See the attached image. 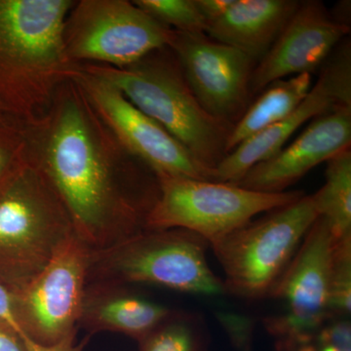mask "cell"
Returning <instances> with one entry per match:
<instances>
[{
	"label": "cell",
	"instance_id": "obj_23",
	"mask_svg": "<svg viewBox=\"0 0 351 351\" xmlns=\"http://www.w3.org/2000/svg\"><path fill=\"white\" fill-rule=\"evenodd\" d=\"M29 156L25 127L0 115V193Z\"/></svg>",
	"mask_w": 351,
	"mask_h": 351
},
{
	"label": "cell",
	"instance_id": "obj_7",
	"mask_svg": "<svg viewBox=\"0 0 351 351\" xmlns=\"http://www.w3.org/2000/svg\"><path fill=\"white\" fill-rule=\"evenodd\" d=\"M158 199L145 230L182 228L209 245L253 221L254 217L302 198V191L260 193L228 182L157 176Z\"/></svg>",
	"mask_w": 351,
	"mask_h": 351
},
{
	"label": "cell",
	"instance_id": "obj_4",
	"mask_svg": "<svg viewBox=\"0 0 351 351\" xmlns=\"http://www.w3.org/2000/svg\"><path fill=\"white\" fill-rule=\"evenodd\" d=\"M75 234L68 211L29 154L0 193V285L14 294Z\"/></svg>",
	"mask_w": 351,
	"mask_h": 351
},
{
	"label": "cell",
	"instance_id": "obj_8",
	"mask_svg": "<svg viewBox=\"0 0 351 351\" xmlns=\"http://www.w3.org/2000/svg\"><path fill=\"white\" fill-rule=\"evenodd\" d=\"M173 29L127 0H80L66 17L64 44L75 64L126 68L168 47Z\"/></svg>",
	"mask_w": 351,
	"mask_h": 351
},
{
	"label": "cell",
	"instance_id": "obj_15",
	"mask_svg": "<svg viewBox=\"0 0 351 351\" xmlns=\"http://www.w3.org/2000/svg\"><path fill=\"white\" fill-rule=\"evenodd\" d=\"M350 144L351 106H343L311 120L294 142L252 167L237 184L260 193H284Z\"/></svg>",
	"mask_w": 351,
	"mask_h": 351
},
{
	"label": "cell",
	"instance_id": "obj_3",
	"mask_svg": "<svg viewBox=\"0 0 351 351\" xmlns=\"http://www.w3.org/2000/svg\"><path fill=\"white\" fill-rule=\"evenodd\" d=\"M78 66L119 90L203 165L215 171L225 158L233 125L215 119L203 108L169 47L154 51L126 68Z\"/></svg>",
	"mask_w": 351,
	"mask_h": 351
},
{
	"label": "cell",
	"instance_id": "obj_25",
	"mask_svg": "<svg viewBox=\"0 0 351 351\" xmlns=\"http://www.w3.org/2000/svg\"><path fill=\"white\" fill-rule=\"evenodd\" d=\"M34 343H29L17 330L0 319V351H32Z\"/></svg>",
	"mask_w": 351,
	"mask_h": 351
},
{
	"label": "cell",
	"instance_id": "obj_19",
	"mask_svg": "<svg viewBox=\"0 0 351 351\" xmlns=\"http://www.w3.org/2000/svg\"><path fill=\"white\" fill-rule=\"evenodd\" d=\"M324 186L311 195L318 216L329 223L332 234L341 239L351 234V149L327 161Z\"/></svg>",
	"mask_w": 351,
	"mask_h": 351
},
{
	"label": "cell",
	"instance_id": "obj_12",
	"mask_svg": "<svg viewBox=\"0 0 351 351\" xmlns=\"http://www.w3.org/2000/svg\"><path fill=\"white\" fill-rule=\"evenodd\" d=\"M168 47L203 108L234 126L250 106L252 75L257 63L205 32L174 31Z\"/></svg>",
	"mask_w": 351,
	"mask_h": 351
},
{
	"label": "cell",
	"instance_id": "obj_9",
	"mask_svg": "<svg viewBox=\"0 0 351 351\" xmlns=\"http://www.w3.org/2000/svg\"><path fill=\"white\" fill-rule=\"evenodd\" d=\"M90 254L73 235L29 285L11 294L16 322L27 341L43 348L75 343Z\"/></svg>",
	"mask_w": 351,
	"mask_h": 351
},
{
	"label": "cell",
	"instance_id": "obj_22",
	"mask_svg": "<svg viewBox=\"0 0 351 351\" xmlns=\"http://www.w3.org/2000/svg\"><path fill=\"white\" fill-rule=\"evenodd\" d=\"M351 302V234L337 239L332 252L330 276V317L348 318Z\"/></svg>",
	"mask_w": 351,
	"mask_h": 351
},
{
	"label": "cell",
	"instance_id": "obj_6",
	"mask_svg": "<svg viewBox=\"0 0 351 351\" xmlns=\"http://www.w3.org/2000/svg\"><path fill=\"white\" fill-rule=\"evenodd\" d=\"M318 217L311 195H304L210 245L225 272L226 292L269 295Z\"/></svg>",
	"mask_w": 351,
	"mask_h": 351
},
{
	"label": "cell",
	"instance_id": "obj_14",
	"mask_svg": "<svg viewBox=\"0 0 351 351\" xmlns=\"http://www.w3.org/2000/svg\"><path fill=\"white\" fill-rule=\"evenodd\" d=\"M350 27L341 24L318 0L301 1L269 52L256 64L251 93L258 95L270 83L322 68Z\"/></svg>",
	"mask_w": 351,
	"mask_h": 351
},
{
	"label": "cell",
	"instance_id": "obj_11",
	"mask_svg": "<svg viewBox=\"0 0 351 351\" xmlns=\"http://www.w3.org/2000/svg\"><path fill=\"white\" fill-rule=\"evenodd\" d=\"M95 112L129 154L156 176L216 182L215 171L200 163L162 126L132 105L119 90L78 64L71 75Z\"/></svg>",
	"mask_w": 351,
	"mask_h": 351
},
{
	"label": "cell",
	"instance_id": "obj_21",
	"mask_svg": "<svg viewBox=\"0 0 351 351\" xmlns=\"http://www.w3.org/2000/svg\"><path fill=\"white\" fill-rule=\"evenodd\" d=\"M147 15L176 32H206L207 24L195 0H134Z\"/></svg>",
	"mask_w": 351,
	"mask_h": 351
},
{
	"label": "cell",
	"instance_id": "obj_1",
	"mask_svg": "<svg viewBox=\"0 0 351 351\" xmlns=\"http://www.w3.org/2000/svg\"><path fill=\"white\" fill-rule=\"evenodd\" d=\"M24 127L29 154L90 250L145 230L158 178L119 144L75 82L62 85L47 112Z\"/></svg>",
	"mask_w": 351,
	"mask_h": 351
},
{
	"label": "cell",
	"instance_id": "obj_10",
	"mask_svg": "<svg viewBox=\"0 0 351 351\" xmlns=\"http://www.w3.org/2000/svg\"><path fill=\"white\" fill-rule=\"evenodd\" d=\"M336 239L326 219L318 217L269 293L282 306L280 313L265 319L278 351L299 345L331 320L328 302Z\"/></svg>",
	"mask_w": 351,
	"mask_h": 351
},
{
	"label": "cell",
	"instance_id": "obj_24",
	"mask_svg": "<svg viewBox=\"0 0 351 351\" xmlns=\"http://www.w3.org/2000/svg\"><path fill=\"white\" fill-rule=\"evenodd\" d=\"M287 351H351V326L348 318L328 321L313 336Z\"/></svg>",
	"mask_w": 351,
	"mask_h": 351
},
{
	"label": "cell",
	"instance_id": "obj_27",
	"mask_svg": "<svg viewBox=\"0 0 351 351\" xmlns=\"http://www.w3.org/2000/svg\"><path fill=\"white\" fill-rule=\"evenodd\" d=\"M0 115H3V114H2V113H1V112H0Z\"/></svg>",
	"mask_w": 351,
	"mask_h": 351
},
{
	"label": "cell",
	"instance_id": "obj_13",
	"mask_svg": "<svg viewBox=\"0 0 351 351\" xmlns=\"http://www.w3.org/2000/svg\"><path fill=\"white\" fill-rule=\"evenodd\" d=\"M351 106V48L343 39L321 68L317 82L286 119L247 138L221 161L215 180L237 184L257 164L276 154L302 126L335 108Z\"/></svg>",
	"mask_w": 351,
	"mask_h": 351
},
{
	"label": "cell",
	"instance_id": "obj_2",
	"mask_svg": "<svg viewBox=\"0 0 351 351\" xmlns=\"http://www.w3.org/2000/svg\"><path fill=\"white\" fill-rule=\"evenodd\" d=\"M75 0H0V112L27 125L69 82L64 27Z\"/></svg>",
	"mask_w": 351,
	"mask_h": 351
},
{
	"label": "cell",
	"instance_id": "obj_26",
	"mask_svg": "<svg viewBox=\"0 0 351 351\" xmlns=\"http://www.w3.org/2000/svg\"><path fill=\"white\" fill-rule=\"evenodd\" d=\"M235 0H195L198 10L208 25L221 18Z\"/></svg>",
	"mask_w": 351,
	"mask_h": 351
},
{
	"label": "cell",
	"instance_id": "obj_5",
	"mask_svg": "<svg viewBox=\"0 0 351 351\" xmlns=\"http://www.w3.org/2000/svg\"><path fill=\"white\" fill-rule=\"evenodd\" d=\"M199 235L182 228L145 230L90 254L87 282L144 283L188 293L225 294V284L210 267Z\"/></svg>",
	"mask_w": 351,
	"mask_h": 351
},
{
	"label": "cell",
	"instance_id": "obj_18",
	"mask_svg": "<svg viewBox=\"0 0 351 351\" xmlns=\"http://www.w3.org/2000/svg\"><path fill=\"white\" fill-rule=\"evenodd\" d=\"M313 75L302 73L267 85L233 126L226 154L247 138L286 119L306 99L313 87Z\"/></svg>",
	"mask_w": 351,
	"mask_h": 351
},
{
	"label": "cell",
	"instance_id": "obj_17",
	"mask_svg": "<svg viewBox=\"0 0 351 351\" xmlns=\"http://www.w3.org/2000/svg\"><path fill=\"white\" fill-rule=\"evenodd\" d=\"M301 1L235 0L218 20L208 25L210 38L245 53L258 63L276 43Z\"/></svg>",
	"mask_w": 351,
	"mask_h": 351
},
{
	"label": "cell",
	"instance_id": "obj_16",
	"mask_svg": "<svg viewBox=\"0 0 351 351\" xmlns=\"http://www.w3.org/2000/svg\"><path fill=\"white\" fill-rule=\"evenodd\" d=\"M127 285L87 282L83 295L80 328L90 335L112 332L140 343L173 311L131 292Z\"/></svg>",
	"mask_w": 351,
	"mask_h": 351
},
{
	"label": "cell",
	"instance_id": "obj_20",
	"mask_svg": "<svg viewBox=\"0 0 351 351\" xmlns=\"http://www.w3.org/2000/svg\"><path fill=\"white\" fill-rule=\"evenodd\" d=\"M138 343L140 351H203L198 328L176 311Z\"/></svg>",
	"mask_w": 351,
	"mask_h": 351
}]
</instances>
